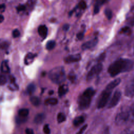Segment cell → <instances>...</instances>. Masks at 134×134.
Returning a JSON list of instances; mask_svg holds the SVG:
<instances>
[{"instance_id":"d590c367","label":"cell","mask_w":134,"mask_h":134,"mask_svg":"<svg viewBox=\"0 0 134 134\" xmlns=\"http://www.w3.org/2000/svg\"><path fill=\"white\" fill-rule=\"evenodd\" d=\"M87 125H84L80 129V130L77 132V133L76 134H83L84 132V131L86 130V129L87 128Z\"/></svg>"},{"instance_id":"277c9868","label":"cell","mask_w":134,"mask_h":134,"mask_svg":"<svg viewBox=\"0 0 134 134\" xmlns=\"http://www.w3.org/2000/svg\"><path fill=\"white\" fill-rule=\"evenodd\" d=\"M49 77L52 82L55 84H61L66 79V75L64 68L58 66L53 68L49 73Z\"/></svg>"},{"instance_id":"ba28073f","label":"cell","mask_w":134,"mask_h":134,"mask_svg":"<svg viewBox=\"0 0 134 134\" xmlns=\"http://www.w3.org/2000/svg\"><path fill=\"white\" fill-rule=\"evenodd\" d=\"M121 96V92L119 90H116L113 94L112 98H111L109 103L108 105V108H111L117 105L119 103Z\"/></svg>"},{"instance_id":"b9f144b4","label":"cell","mask_w":134,"mask_h":134,"mask_svg":"<svg viewBox=\"0 0 134 134\" xmlns=\"http://www.w3.org/2000/svg\"><path fill=\"white\" fill-rule=\"evenodd\" d=\"M5 10V5L4 4H2L0 6V12L1 13H3Z\"/></svg>"},{"instance_id":"83f0119b","label":"cell","mask_w":134,"mask_h":134,"mask_svg":"<svg viewBox=\"0 0 134 134\" xmlns=\"http://www.w3.org/2000/svg\"><path fill=\"white\" fill-rule=\"evenodd\" d=\"M7 82V77L4 75H1L0 76V84L3 85L5 84Z\"/></svg>"},{"instance_id":"3957f363","label":"cell","mask_w":134,"mask_h":134,"mask_svg":"<svg viewBox=\"0 0 134 134\" xmlns=\"http://www.w3.org/2000/svg\"><path fill=\"white\" fill-rule=\"evenodd\" d=\"M95 94V90L92 87H88L79 96L77 102L79 108L80 110H85L90 107L92 98Z\"/></svg>"},{"instance_id":"d6986e66","label":"cell","mask_w":134,"mask_h":134,"mask_svg":"<svg viewBox=\"0 0 134 134\" xmlns=\"http://www.w3.org/2000/svg\"><path fill=\"white\" fill-rule=\"evenodd\" d=\"M58 103V100L55 98H49L45 100L44 103L46 105H54L57 104Z\"/></svg>"},{"instance_id":"f546056e","label":"cell","mask_w":134,"mask_h":134,"mask_svg":"<svg viewBox=\"0 0 134 134\" xmlns=\"http://www.w3.org/2000/svg\"><path fill=\"white\" fill-rule=\"evenodd\" d=\"M43 131L45 134H50V129L49 127V125L48 124H46L43 127Z\"/></svg>"},{"instance_id":"5b68a950","label":"cell","mask_w":134,"mask_h":134,"mask_svg":"<svg viewBox=\"0 0 134 134\" xmlns=\"http://www.w3.org/2000/svg\"><path fill=\"white\" fill-rule=\"evenodd\" d=\"M129 120L131 121L130 107H122L115 117V123L116 125L120 126L126 124Z\"/></svg>"},{"instance_id":"5bb4252c","label":"cell","mask_w":134,"mask_h":134,"mask_svg":"<svg viewBox=\"0 0 134 134\" xmlns=\"http://www.w3.org/2000/svg\"><path fill=\"white\" fill-rule=\"evenodd\" d=\"M36 54H33L32 53H28L26 57L25 58V63L26 64H28L32 62L34 59L36 57Z\"/></svg>"},{"instance_id":"7bdbcfd3","label":"cell","mask_w":134,"mask_h":134,"mask_svg":"<svg viewBox=\"0 0 134 134\" xmlns=\"http://www.w3.org/2000/svg\"><path fill=\"white\" fill-rule=\"evenodd\" d=\"M4 18L3 16L1 14V15H0V23H2L3 22V21L4 20Z\"/></svg>"},{"instance_id":"9c48e42d","label":"cell","mask_w":134,"mask_h":134,"mask_svg":"<svg viewBox=\"0 0 134 134\" xmlns=\"http://www.w3.org/2000/svg\"><path fill=\"white\" fill-rule=\"evenodd\" d=\"M98 38L97 37H95L93 39H91L83 43L81 46V48L83 50L92 48L97 44V43H98Z\"/></svg>"},{"instance_id":"6da1fadb","label":"cell","mask_w":134,"mask_h":134,"mask_svg":"<svg viewBox=\"0 0 134 134\" xmlns=\"http://www.w3.org/2000/svg\"><path fill=\"white\" fill-rule=\"evenodd\" d=\"M133 66L134 62L131 60L119 58L109 66L108 72L111 77H114L121 73L130 71Z\"/></svg>"},{"instance_id":"ac0fdd59","label":"cell","mask_w":134,"mask_h":134,"mask_svg":"<svg viewBox=\"0 0 134 134\" xmlns=\"http://www.w3.org/2000/svg\"><path fill=\"white\" fill-rule=\"evenodd\" d=\"M105 1H98L96 2V3L94 8V14H97L100 9V6H101L103 3H104Z\"/></svg>"},{"instance_id":"8fae6325","label":"cell","mask_w":134,"mask_h":134,"mask_svg":"<svg viewBox=\"0 0 134 134\" xmlns=\"http://www.w3.org/2000/svg\"><path fill=\"white\" fill-rule=\"evenodd\" d=\"M38 32L39 35L43 39H44L47 36L48 28L45 25H40L38 28Z\"/></svg>"},{"instance_id":"d4e9b609","label":"cell","mask_w":134,"mask_h":134,"mask_svg":"<svg viewBox=\"0 0 134 134\" xmlns=\"http://www.w3.org/2000/svg\"><path fill=\"white\" fill-rule=\"evenodd\" d=\"M104 13L106 15V16L107 17V18H108V19H110L112 18L113 16V13L111 10L110 8H107L105 9V10H104Z\"/></svg>"},{"instance_id":"d6a6232c","label":"cell","mask_w":134,"mask_h":134,"mask_svg":"<svg viewBox=\"0 0 134 134\" xmlns=\"http://www.w3.org/2000/svg\"><path fill=\"white\" fill-rule=\"evenodd\" d=\"M20 31L17 29H14L12 32V35H13V37H14V38L18 37L20 36Z\"/></svg>"},{"instance_id":"1f68e13d","label":"cell","mask_w":134,"mask_h":134,"mask_svg":"<svg viewBox=\"0 0 134 134\" xmlns=\"http://www.w3.org/2000/svg\"><path fill=\"white\" fill-rule=\"evenodd\" d=\"M105 56H106V54H105V53H103L102 54H100L99 57L97 58V61L98 63H101L102 61H103L105 58Z\"/></svg>"},{"instance_id":"74e56055","label":"cell","mask_w":134,"mask_h":134,"mask_svg":"<svg viewBox=\"0 0 134 134\" xmlns=\"http://www.w3.org/2000/svg\"><path fill=\"white\" fill-rule=\"evenodd\" d=\"M84 37V32H80L76 35V37L79 40L83 39Z\"/></svg>"},{"instance_id":"4316f807","label":"cell","mask_w":134,"mask_h":134,"mask_svg":"<svg viewBox=\"0 0 134 134\" xmlns=\"http://www.w3.org/2000/svg\"><path fill=\"white\" fill-rule=\"evenodd\" d=\"M8 88L12 91H16L18 89V86L15 83H10L8 86Z\"/></svg>"},{"instance_id":"4fadbf2b","label":"cell","mask_w":134,"mask_h":134,"mask_svg":"<svg viewBox=\"0 0 134 134\" xmlns=\"http://www.w3.org/2000/svg\"><path fill=\"white\" fill-rule=\"evenodd\" d=\"M44 119H45V115L43 114L42 113L38 114L35 116L34 118V122L37 124H40L43 121Z\"/></svg>"},{"instance_id":"e575fe53","label":"cell","mask_w":134,"mask_h":134,"mask_svg":"<svg viewBox=\"0 0 134 134\" xmlns=\"http://www.w3.org/2000/svg\"><path fill=\"white\" fill-rule=\"evenodd\" d=\"M26 120V118H24V117H20V116H18L17 117H16V122L17 123H22V122H25Z\"/></svg>"},{"instance_id":"4dcf8cb0","label":"cell","mask_w":134,"mask_h":134,"mask_svg":"<svg viewBox=\"0 0 134 134\" xmlns=\"http://www.w3.org/2000/svg\"><path fill=\"white\" fill-rule=\"evenodd\" d=\"M131 117V121L134 122V103L130 107Z\"/></svg>"},{"instance_id":"8992f818","label":"cell","mask_w":134,"mask_h":134,"mask_svg":"<svg viewBox=\"0 0 134 134\" xmlns=\"http://www.w3.org/2000/svg\"><path fill=\"white\" fill-rule=\"evenodd\" d=\"M103 69V64L101 63H98L94 65L90 70L86 76L87 81H90L97 75H98Z\"/></svg>"},{"instance_id":"ee69618b","label":"cell","mask_w":134,"mask_h":134,"mask_svg":"<svg viewBox=\"0 0 134 134\" xmlns=\"http://www.w3.org/2000/svg\"><path fill=\"white\" fill-rule=\"evenodd\" d=\"M53 93H54V92H53V90H50V91H49V94L50 95H52V94H53Z\"/></svg>"},{"instance_id":"cb8c5ba5","label":"cell","mask_w":134,"mask_h":134,"mask_svg":"<svg viewBox=\"0 0 134 134\" xmlns=\"http://www.w3.org/2000/svg\"><path fill=\"white\" fill-rule=\"evenodd\" d=\"M120 33L126 34L127 35H130L131 33V30L128 26H125L122 27L120 31Z\"/></svg>"},{"instance_id":"f1b7e54d","label":"cell","mask_w":134,"mask_h":134,"mask_svg":"<svg viewBox=\"0 0 134 134\" xmlns=\"http://www.w3.org/2000/svg\"><path fill=\"white\" fill-rule=\"evenodd\" d=\"M77 7L81 9H85L86 7V4L85 3V2L84 1H81L78 5H77Z\"/></svg>"},{"instance_id":"836d02e7","label":"cell","mask_w":134,"mask_h":134,"mask_svg":"<svg viewBox=\"0 0 134 134\" xmlns=\"http://www.w3.org/2000/svg\"><path fill=\"white\" fill-rule=\"evenodd\" d=\"M25 9H26L25 5L23 4H19L17 7H16V9L18 12L24 11L25 10Z\"/></svg>"},{"instance_id":"f35d334b","label":"cell","mask_w":134,"mask_h":134,"mask_svg":"<svg viewBox=\"0 0 134 134\" xmlns=\"http://www.w3.org/2000/svg\"><path fill=\"white\" fill-rule=\"evenodd\" d=\"M128 24L132 26H134V16H132L129 19Z\"/></svg>"},{"instance_id":"ffe728a7","label":"cell","mask_w":134,"mask_h":134,"mask_svg":"<svg viewBox=\"0 0 134 134\" xmlns=\"http://www.w3.org/2000/svg\"><path fill=\"white\" fill-rule=\"evenodd\" d=\"M36 90V86L34 84H29L26 88V92L28 94L31 95L34 93Z\"/></svg>"},{"instance_id":"44dd1931","label":"cell","mask_w":134,"mask_h":134,"mask_svg":"<svg viewBox=\"0 0 134 134\" xmlns=\"http://www.w3.org/2000/svg\"><path fill=\"white\" fill-rule=\"evenodd\" d=\"M29 114V110L27 108H22L18 111V116L21 117L26 118Z\"/></svg>"},{"instance_id":"2e32d148","label":"cell","mask_w":134,"mask_h":134,"mask_svg":"<svg viewBox=\"0 0 134 134\" xmlns=\"http://www.w3.org/2000/svg\"><path fill=\"white\" fill-rule=\"evenodd\" d=\"M1 71L6 73L10 72V69L6 61H3L1 63Z\"/></svg>"},{"instance_id":"9a60e30c","label":"cell","mask_w":134,"mask_h":134,"mask_svg":"<svg viewBox=\"0 0 134 134\" xmlns=\"http://www.w3.org/2000/svg\"><path fill=\"white\" fill-rule=\"evenodd\" d=\"M84 120H85V118H84V116H77L74 118V119L73 120V123L75 126H78L82 124L83 122H84Z\"/></svg>"},{"instance_id":"7c38bea8","label":"cell","mask_w":134,"mask_h":134,"mask_svg":"<svg viewBox=\"0 0 134 134\" xmlns=\"http://www.w3.org/2000/svg\"><path fill=\"white\" fill-rule=\"evenodd\" d=\"M68 91L69 88L66 85H61L58 88V95L59 96L61 97L62 96L65 95L68 92Z\"/></svg>"},{"instance_id":"60d3db41","label":"cell","mask_w":134,"mask_h":134,"mask_svg":"<svg viewBox=\"0 0 134 134\" xmlns=\"http://www.w3.org/2000/svg\"><path fill=\"white\" fill-rule=\"evenodd\" d=\"M69 28H70V26H69V25L68 24H64V25L63 26V30L64 31H68V30H69Z\"/></svg>"},{"instance_id":"ab89813d","label":"cell","mask_w":134,"mask_h":134,"mask_svg":"<svg viewBox=\"0 0 134 134\" xmlns=\"http://www.w3.org/2000/svg\"><path fill=\"white\" fill-rule=\"evenodd\" d=\"M25 132L26 134H34L33 130L30 128H27L25 130Z\"/></svg>"},{"instance_id":"484cf974","label":"cell","mask_w":134,"mask_h":134,"mask_svg":"<svg viewBox=\"0 0 134 134\" xmlns=\"http://www.w3.org/2000/svg\"><path fill=\"white\" fill-rule=\"evenodd\" d=\"M68 79L71 82H73L76 79V75L74 72H71L68 75Z\"/></svg>"},{"instance_id":"8d00e7d4","label":"cell","mask_w":134,"mask_h":134,"mask_svg":"<svg viewBox=\"0 0 134 134\" xmlns=\"http://www.w3.org/2000/svg\"><path fill=\"white\" fill-rule=\"evenodd\" d=\"M121 134H134L133 132L130 130L129 129H126L124 130L121 132Z\"/></svg>"},{"instance_id":"7a4b0ae2","label":"cell","mask_w":134,"mask_h":134,"mask_svg":"<svg viewBox=\"0 0 134 134\" xmlns=\"http://www.w3.org/2000/svg\"><path fill=\"white\" fill-rule=\"evenodd\" d=\"M121 82L120 78L116 79L110 82L106 87L105 89L101 93L98 99L97 107L98 108H102L107 104L113 89L118 86Z\"/></svg>"},{"instance_id":"7402d4cb","label":"cell","mask_w":134,"mask_h":134,"mask_svg":"<svg viewBox=\"0 0 134 134\" xmlns=\"http://www.w3.org/2000/svg\"><path fill=\"white\" fill-rule=\"evenodd\" d=\"M55 46V42L54 40H49L46 43V47L48 50H52Z\"/></svg>"},{"instance_id":"e0dca14e","label":"cell","mask_w":134,"mask_h":134,"mask_svg":"<svg viewBox=\"0 0 134 134\" xmlns=\"http://www.w3.org/2000/svg\"><path fill=\"white\" fill-rule=\"evenodd\" d=\"M30 103L35 106H38L40 104V99L37 96H31L30 98Z\"/></svg>"},{"instance_id":"52a82bcc","label":"cell","mask_w":134,"mask_h":134,"mask_svg":"<svg viewBox=\"0 0 134 134\" xmlns=\"http://www.w3.org/2000/svg\"><path fill=\"white\" fill-rule=\"evenodd\" d=\"M125 95L129 98L134 97V76L126 85L125 89Z\"/></svg>"},{"instance_id":"603a6c76","label":"cell","mask_w":134,"mask_h":134,"mask_svg":"<svg viewBox=\"0 0 134 134\" xmlns=\"http://www.w3.org/2000/svg\"><path fill=\"white\" fill-rule=\"evenodd\" d=\"M66 120L65 115L62 113H59L57 116V121L58 123H61Z\"/></svg>"},{"instance_id":"30bf717a","label":"cell","mask_w":134,"mask_h":134,"mask_svg":"<svg viewBox=\"0 0 134 134\" xmlns=\"http://www.w3.org/2000/svg\"><path fill=\"white\" fill-rule=\"evenodd\" d=\"M81 59V55L80 54H76L73 55H70L67 57H66L64 61L66 63H73V62H78Z\"/></svg>"}]
</instances>
